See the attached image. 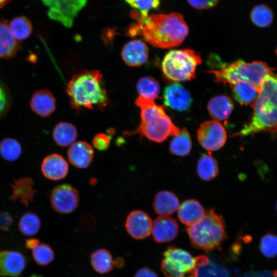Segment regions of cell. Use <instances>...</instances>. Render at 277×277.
Masks as SVG:
<instances>
[{
  "instance_id": "obj_1",
  "label": "cell",
  "mask_w": 277,
  "mask_h": 277,
  "mask_svg": "<svg viewBox=\"0 0 277 277\" xmlns=\"http://www.w3.org/2000/svg\"><path fill=\"white\" fill-rule=\"evenodd\" d=\"M188 32L183 15L171 12L153 14L144 19H137V24L130 28L128 33L131 36L140 34L152 46L166 49L180 45Z\"/></svg>"
},
{
  "instance_id": "obj_2",
  "label": "cell",
  "mask_w": 277,
  "mask_h": 277,
  "mask_svg": "<svg viewBox=\"0 0 277 277\" xmlns=\"http://www.w3.org/2000/svg\"><path fill=\"white\" fill-rule=\"evenodd\" d=\"M252 108L250 120L232 136L243 137L260 132L277 131V74L273 72L265 77Z\"/></svg>"
},
{
  "instance_id": "obj_3",
  "label": "cell",
  "mask_w": 277,
  "mask_h": 277,
  "mask_svg": "<svg viewBox=\"0 0 277 277\" xmlns=\"http://www.w3.org/2000/svg\"><path fill=\"white\" fill-rule=\"evenodd\" d=\"M66 91L71 107L77 110L95 107L102 109L108 103L103 75L98 70H85L74 74Z\"/></svg>"
},
{
  "instance_id": "obj_4",
  "label": "cell",
  "mask_w": 277,
  "mask_h": 277,
  "mask_svg": "<svg viewBox=\"0 0 277 277\" xmlns=\"http://www.w3.org/2000/svg\"><path fill=\"white\" fill-rule=\"evenodd\" d=\"M135 104L141 109V122L135 130L125 132V134L138 133L151 141L161 143L180 133L181 129L173 123L163 107L153 100L139 95Z\"/></svg>"
},
{
  "instance_id": "obj_5",
  "label": "cell",
  "mask_w": 277,
  "mask_h": 277,
  "mask_svg": "<svg viewBox=\"0 0 277 277\" xmlns=\"http://www.w3.org/2000/svg\"><path fill=\"white\" fill-rule=\"evenodd\" d=\"M274 69L261 61L246 62L236 61L217 70L209 71L213 75L214 81L230 86L244 82L252 84L260 91L263 82Z\"/></svg>"
},
{
  "instance_id": "obj_6",
  "label": "cell",
  "mask_w": 277,
  "mask_h": 277,
  "mask_svg": "<svg viewBox=\"0 0 277 277\" xmlns=\"http://www.w3.org/2000/svg\"><path fill=\"white\" fill-rule=\"evenodd\" d=\"M187 231L192 245L205 251L217 248L227 236L224 219L214 209L206 211L200 220L188 226Z\"/></svg>"
},
{
  "instance_id": "obj_7",
  "label": "cell",
  "mask_w": 277,
  "mask_h": 277,
  "mask_svg": "<svg viewBox=\"0 0 277 277\" xmlns=\"http://www.w3.org/2000/svg\"><path fill=\"white\" fill-rule=\"evenodd\" d=\"M202 63L200 54L190 49L170 51L162 63L165 76L173 82H184L193 79L196 67Z\"/></svg>"
},
{
  "instance_id": "obj_8",
  "label": "cell",
  "mask_w": 277,
  "mask_h": 277,
  "mask_svg": "<svg viewBox=\"0 0 277 277\" xmlns=\"http://www.w3.org/2000/svg\"><path fill=\"white\" fill-rule=\"evenodd\" d=\"M48 7L50 18L71 27L80 11L86 5L87 0H41Z\"/></svg>"
},
{
  "instance_id": "obj_9",
  "label": "cell",
  "mask_w": 277,
  "mask_h": 277,
  "mask_svg": "<svg viewBox=\"0 0 277 277\" xmlns=\"http://www.w3.org/2000/svg\"><path fill=\"white\" fill-rule=\"evenodd\" d=\"M227 132L223 125L216 120L207 121L197 131V138L201 146L209 151L220 150L227 140Z\"/></svg>"
},
{
  "instance_id": "obj_10",
  "label": "cell",
  "mask_w": 277,
  "mask_h": 277,
  "mask_svg": "<svg viewBox=\"0 0 277 277\" xmlns=\"http://www.w3.org/2000/svg\"><path fill=\"white\" fill-rule=\"evenodd\" d=\"M50 200L54 211L61 214H68L77 208L80 196L76 188L70 184H63L53 189Z\"/></svg>"
},
{
  "instance_id": "obj_11",
  "label": "cell",
  "mask_w": 277,
  "mask_h": 277,
  "mask_svg": "<svg viewBox=\"0 0 277 277\" xmlns=\"http://www.w3.org/2000/svg\"><path fill=\"white\" fill-rule=\"evenodd\" d=\"M164 260L171 267L184 274L189 272L197 277L199 270L196 267L195 258L187 251L173 246L168 247L164 252Z\"/></svg>"
},
{
  "instance_id": "obj_12",
  "label": "cell",
  "mask_w": 277,
  "mask_h": 277,
  "mask_svg": "<svg viewBox=\"0 0 277 277\" xmlns=\"http://www.w3.org/2000/svg\"><path fill=\"white\" fill-rule=\"evenodd\" d=\"M152 221L149 215L141 210H134L127 215L125 226L128 233L136 240H142L150 235Z\"/></svg>"
},
{
  "instance_id": "obj_13",
  "label": "cell",
  "mask_w": 277,
  "mask_h": 277,
  "mask_svg": "<svg viewBox=\"0 0 277 277\" xmlns=\"http://www.w3.org/2000/svg\"><path fill=\"white\" fill-rule=\"evenodd\" d=\"M26 265L27 259L22 253L15 250L0 251V276H19Z\"/></svg>"
},
{
  "instance_id": "obj_14",
  "label": "cell",
  "mask_w": 277,
  "mask_h": 277,
  "mask_svg": "<svg viewBox=\"0 0 277 277\" xmlns=\"http://www.w3.org/2000/svg\"><path fill=\"white\" fill-rule=\"evenodd\" d=\"M164 102L171 109L183 111L190 107L192 99L190 93L181 85L173 83L165 89Z\"/></svg>"
},
{
  "instance_id": "obj_15",
  "label": "cell",
  "mask_w": 277,
  "mask_h": 277,
  "mask_svg": "<svg viewBox=\"0 0 277 277\" xmlns=\"http://www.w3.org/2000/svg\"><path fill=\"white\" fill-rule=\"evenodd\" d=\"M121 55L126 65L131 67H138L147 62L149 49L146 44L142 41L134 39L124 45Z\"/></svg>"
},
{
  "instance_id": "obj_16",
  "label": "cell",
  "mask_w": 277,
  "mask_h": 277,
  "mask_svg": "<svg viewBox=\"0 0 277 277\" xmlns=\"http://www.w3.org/2000/svg\"><path fill=\"white\" fill-rule=\"evenodd\" d=\"M41 171L43 175L48 179L60 180L67 176L69 171L68 164L61 155L52 153L43 160Z\"/></svg>"
},
{
  "instance_id": "obj_17",
  "label": "cell",
  "mask_w": 277,
  "mask_h": 277,
  "mask_svg": "<svg viewBox=\"0 0 277 277\" xmlns=\"http://www.w3.org/2000/svg\"><path fill=\"white\" fill-rule=\"evenodd\" d=\"M178 231L179 225L175 219L169 216H160L153 223L151 232L155 242L163 243L173 240Z\"/></svg>"
},
{
  "instance_id": "obj_18",
  "label": "cell",
  "mask_w": 277,
  "mask_h": 277,
  "mask_svg": "<svg viewBox=\"0 0 277 277\" xmlns=\"http://www.w3.org/2000/svg\"><path fill=\"white\" fill-rule=\"evenodd\" d=\"M93 156L94 151L92 146L84 141L74 142L67 151L69 162L80 169L88 167L92 162Z\"/></svg>"
},
{
  "instance_id": "obj_19",
  "label": "cell",
  "mask_w": 277,
  "mask_h": 277,
  "mask_svg": "<svg viewBox=\"0 0 277 277\" xmlns=\"http://www.w3.org/2000/svg\"><path fill=\"white\" fill-rule=\"evenodd\" d=\"M11 187L12 191L9 200L12 202L18 200L26 207L33 202L37 190L34 188L32 178L21 177L14 180Z\"/></svg>"
},
{
  "instance_id": "obj_20",
  "label": "cell",
  "mask_w": 277,
  "mask_h": 277,
  "mask_svg": "<svg viewBox=\"0 0 277 277\" xmlns=\"http://www.w3.org/2000/svg\"><path fill=\"white\" fill-rule=\"evenodd\" d=\"M30 105L33 112L46 117L50 116L55 110L56 99L48 90L40 89L33 93Z\"/></svg>"
},
{
  "instance_id": "obj_21",
  "label": "cell",
  "mask_w": 277,
  "mask_h": 277,
  "mask_svg": "<svg viewBox=\"0 0 277 277\" xmlns=\"http://www.w3.org/2000/svg\"><path fill=\"white\" fill-rule=\"evenodd\" d=\"M20 45L13 35L7 21L0 20V58L8 59L16 55Z\"/></svg>"
},
{
  "instance_id": "obj_22",
  "label": "cell",
  "mask_w": 277,
  "mask_h": 277,
  "mask_svg": "<svg viewBox=\"0 0 277 277\" xmlns=\"http://www.w3.org/2000/svg\"><path fill=\"white\" fill-rule=\"evenodd\" d=\"M206 211L197 200L190 199L184 201L178 208L177 215L180 222L189 226L200 220Z\"/></svg>"
},
{
  "instance_id": "obj_23",
  "label": "cell",
  "mask_w": 277,
  "mask_h": 277,
  "mask_svg": "<svg viewBox=\"0 0 277 277\" xmlns=\"http://www.w3.org/2000/svg\"><path fill=\"white\" fill-rule=\"evenodd\" d=\"M179 203L178 197L173 192L165 190L155 194L152 206L157 214L169 216L178 210Z\"/></svg>"
},
{
  "instance_id": "obj_24",
  "label": "cell",
  "mask_w": 277,
  "mask_h": 277,
  "mask_svg": "<svg viewBox=\"0 0 277 277\" xmlns=\"http://www.w3.org/2000/svg\"><path fill=\"white\" fill-rule=\"evenodd\" d=\"M233 108L234 104L232 100L226 95L212 97L207 105L209 114L216 121L226 120L231 113Z\"/></svg>"
},
{
  "instance_id": "obj_25",
  "label": "cell",
  "mask_w": 277,
  "mask_h": 277,
  "mask_svg": "<svg viewBox=\"0 0 277 277\" xmlns=\"http://www.w3.org/2000/svg\"><path fill=\"white\" fill-rule=\"evenodd\" d=\"M231 86L235 100L242 105H250L252 107L259 93L256 88L252 84L244 82H238Z\"/></svg>"
},
{
  "instance_id": "obj_26",
  "label": "cell",
  "mask_w": 277,
  "mask_h": 277,
  "mask_svg": "<svg viewBox=\"0 0 277 277\" xmlns=\"http://www.w3.org/2000/svg\"><path fill=\"white\" fill-rule=\"evenodd\" d=\"M77 136L76 128L73 124L68 122H60L53 129V140L61 147L70 146L74 142Z\"/></svg>"
},
{
  "instance_id": "obj_27",
  "label": "cell",
  "mask_w": 277,
  "mask_h": 277,
  "mask_svg": "<svg viewBox=\"0 0 277 277\" xmlns=\"http://www.w3.org/2000/svg\"><path fill=\"white\" fill-rule=\"evenodd\" d=\"M192 141L188 130L183 128L180 133L173 136L169 144V151L172 154L184 156L188 155L191 150Z\"/></svg>"
},
{
  "instance_id": "obj_28",
  "label": "cell",
  "mask_w": 277,
  "mask_h": 277,
  "mask_svg": "<svg viewBox=\"0 0 277 277\" xmlns=\"http://www.w3.org/2000/svg\"><path fill=\"white\" fill-rule=\"evenodd\" d=\"M90 263L94 270L101 274L109 272L114 266L112 255L104 248L98 249L92 253Z\"/></svg>"
},
{
  "instance_id": "obj_29",
  "label": "cell",
  "mask_w": 277,
  "mask_h": 277,
  "mask_svg": "<svg viewBox=\"0 0 277 277\" xmlns=\"http://www.w3.org/2000/svg\"><path fill=\"white\" fill-rule=\"evenodd\" d=\"M219 169L216 160L209 154H203L197 163V173L205 181H210L217 176Z\"/></svg>"
},
{
  "instance_id": "obj_30",
  "label": "cell",
  "mask_w": 277,
  "mask_h": 277,
  "mask_svg": "<svg viewBox=\"0 0 277 277\" xmlns=\"http://www.w3.org/2000/svg\"><path fill=\"white\" fill-rule=\"evenodd\" d=\"M273 17L272 9L265 4L255 6L250 12L251 22L255 26L261 28L269 26L273 22Z\"/></svg>"
},
{
  "instance_id": "obj_31",
  "label": "cell",
  "mask_w": 277,
  "mask_h": 277,
  "mask_svg": "<svg viewBox=\"0 0 277 277\" xmlns=\"http://www.w3.org/2000/svg\"><path fill=\"white\" fill-rule=\"evenodd\" d=\"M136 89L140 96L154 100L159 97L160 86L158 81L153 77L144 76L137 82Z\"/></svg>"
},
{
  "instance_id": "obj_32",
  "label": "cell",
  "mask_w": 277,
  "mask_h": 277,
  "mask_svg": "<svg viewBox=\"0 0 277 277\" xmlns=\"http://www.w3.org/2000/svg\"><path fill=\"white\" fill-rule=\"evenodd\" d=\"M22 233L26 236H33L39 231L41 222L38 216L33 212H26L20 218L18 224Z\"/></svg>"
},
{
  "instance_id": "obj_33",
  "label": "cell",
  "mask_w": 277,
  "mask_h": 277,
  "mask_svg": "<svg viewBox=\"0 0 277 277\" xmlns=\"http://www.w3.org/2000/svg\"><path fill=\"white\" fill-rule=\"evenodd\" d=\"M22 151L21 145L14 138L7 137L0 143V154L7 161H16L20 157Z\"/></svg>"
},
{
  "instance_id": "obj_34",
  "label": "cell",
  "mask_w": 277,
  "mask_h": 277,
  "mask_svg": "<svg viewBox=\"0 0 277 277\" xmlns=\"http://www.w3.org/2000/svg\"><path fill=\"white\" fill-rule=\"evenodd\" d=\"M9 27L15 38L18 40L27 38L32 31L31 22L25 16L13 18L10 23Z\"/></svg>"
},
{
  "instance_id": "obj_35",
  "label": "cell",
  "mask_w": 277,
  "mask_h": 277,
  "mask_svg": "<svg viewBox=\"0 0 277 277\" xmlns=\"http://www.w3.org/2000/svg\"><path fill=\"white\" fill-rule=\"evenodd\" d=\"M34 261L40 266H46L54 260V252L51 246L46 243H39L32 250Z\"/></svg>"
},
{
  "instance_id": "obj_36",
  "label": "cell",
  "mask_w": 277,
  "mask_h": 277,
  "mask_svg": "<svg viewBox=\"0 0 277 277\" xmlns=\"http://www.w3.org/2000/svg\"><path fill=\"white\" fill-rule=\"evenodd\" d=\"M125 1L130 7L138 11L140 15L136 19L146 18L150 10L157 9L160 5V0Z\"/></svg>"
},
{
  "instance_id": "obj_37",
  "label": "cell",
  "mask_w": 277,
  "mask_h": 277,
  "mask_svg": "<svg viewBox=\"0 0 277 277\" xmlns=\"http://www.w3.org/2000/svg\"><path fill=\"white\" fill-rule=\"evenodd\" d=\"M260 249L263 254L267 258L277 255V236L271 233L263 235L260 241Z\"/></svg>"
},
{
  "instance_id": "obj_38",
  "label": "cell",
  "mask_w": 277,
  "mask_h": 277,
  "mask_svg": "<svg viewBox=\"0 0 277 277\" xmlns=\"http://www.w3.org/2000/svg\"><path fill=\"white\" fill-rule=\"evenodd\" d=\"M10 96L9 93L0 81V118L7 112L10 106Z\"/></svg>"
},
{
  "instance_id": "obj_39",
  "label": "cell",
  "mask_w": 277,
  "mask_h": 277,
  "mask_svg": "<svg viewBox=\"0 0 277 277\" xmlns=\"http://www.w3.org/2000/svg\"><path fill=\"white\" fill-rule=\"evenodd\" d=\"M110 144V138L109 136L103 133L96 134L92 140L93 146L100 151L107 150L109 147Z\"/></svg>"
},
{
  "instance_id": "obj_40",
  "label": "cell",
  "mask_w": 277,
  "mask_h": 277,
  "mask_svg": "<svg viewBox=\"0 0 277 277\" xmlns=\"http://www.w3.org/2000/svg\"><path fill=\"white\" fill-rule=\"evenodd\" d=\"M188 4L197 10H207L214 7L219 0H187Z\"/></svg>"
},
{
  "instance_id": "obj_41",
  "label": "cell",
  "mask_w": 277,
  "mask_h": 277,
  "mask_svg": "<svg viewBox=\"0 0 277 277\" xmlns=\"http://www.w3.org/2000/svg\"><path fill=\"white\" fill-rule=\"evenodd\" d=\"M13 219L11 215L6 211L0 212V230L7 231L11 227Z\"/></svg>"
},
{
  "instance_id": "obj_42",
  "label": "cell",
  "mask_w": 277,
  "mask_h": 277,
  "mask_svg": "<svg viewBox=\"0 0 277 277\" xmlns=\"http://www.w3.org/2000/svg\"><path fill=\"white\" fill-rule=\"evenodd\" d=\"M161 268L165 277H183L185 275L170 267L164 260L162 262Z\"/></svg>"
},
{
  "instance_id": "obj_43",
  "label": "cell",
  "mask_w": 277,
  "mask_h": 277,
  "mask_svg": "<svg viewBox=\"0 0 277 277\" xmlns=\"http://www.w3.org/2000/svg\"><path fill=\"white\" fill-rule=\"evenodd\" d=\"M134 277H157V275L150 268L143 267L136 271Z\"/></svg>"
},
{
  "instance_id": "obj_44",
  "label": "cell",
  "mask_w": 277,
  "mask_h": 277,
  "mask_svg": "<svg viewBox=\"0 0 277 277\" xmlns=\"http://www.w3.org/2000/svg\"><path fill=\"white\" fill-rule=\"evenodd\" d=\"M39 244V240L36 238H31L26 240L25 242L26 247L32 250Z\"/></svg>"
},
{
  "instance_id": "obj_45",
  "label": "cell",
  "mask_w": 277,
  "mask_h": 277,
  "mask_svg": "<svg viewBox=\"0 0 277 277\" xmlns=\"http://www.w3.org/2000/svg\"><path fill=\"white\" fill-rule=\"evenodd\" d=\"M196 265L198 266H205L209 263V259L205 255H200L195 258Z\"/></svg>"
},
{
  "instance_id": "obj_46",
  "label": "cell",
  "mask_w": 277,
  "mask_h": 277,
  "mask_svg": "<svg viewBox=\"0 0 277 277\" xmlns=\"http://www.w3.org/2000/svg\"><path fill=\"white\" fill-rule=\"evenodd\" d=\"M125 265V261L122 257H118L114 260V266L117 268H122Z\"/></svg>"
},
{
  "instance_id": "obj_47",
  "label": "cell",
  "mask_w": 277,
  "mask_h": 277,
  "mask_svg": "<svg viewBox=\"0 0 277 277\" xmlns=\"http://www.w3.org/2000/svg\"><path fill=\"white\" fill-rule=\"evenodd\" d=\"M11 0H0V9L6 5Z\"/></svg>"
},
{
  "instance_id": "obj_48",
  "label": "cell",
  "mask_w": 277,
  "mask_h": 277,
  "mask_svg": "<svg viewBox=\"0 0 277 277\" xmlns=\"http://www.w3.org/2000/svg\"><path fill=\"white\" fill-rule=\"evenodd\" d=\"M29 277H42V276L41 275H37V274H32Z\"/></svg>"
},
{
  "instance_id": "obj_49",
  "label": "cell",
  "mask_w": 277,
  "mask_h": 277,
  "mask_svg": "<svg viewBox=\"0 0 277 277\" xmlns=\"http://www.w3.org/2000/svg\"><path fill=\"white\" fill-rule=\"evenodd\" d=\"M275 54H276V55L277 56V46H276V49H275Z\"/></svg>"
},
{
  "instance_id": "obj_50",
  "label": "cell",
  "mask_w": 277,
  "mask_h": 277,
  "mask_svg": "<svg viewBox=\"0 0 277 277\" xmlns=\"http://www.w3.org/2000/svg\"><path fill=\"white\" fill-rule=\"evenodd\" d=\"M276 210H277V202H276Z\"/></svg>"
},
{
  "instance_id": "obj_51",
  "label": "cell",
  "mask_w": 277,
  "mask_h": 277,
  "mask_svg": "<svg viewBox=\"0 0 277 277\" xmlns=\"http://www.w3.org/2000/svg\"><path fill=\"white\" fill-rule=\"evenodd\" d=\"M187 277H193V276H187Z\"/></svg>"
}]
</instances>
